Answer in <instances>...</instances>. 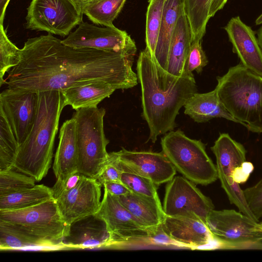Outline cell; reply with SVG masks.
<instances>
[{"label":"cell","instance_id":"6da1fadb","mask_svg":"<svg viewBox=\"0 0 262 262\" xmlns=\"http://www.w3.org/2000/svg\"><path fill=\"white\" fill-rule=\"evenodd\" d=\"M133 61L134 56L73 48L48 33L25 42L7 84L8 88L37 93L99 81L116 90L127 89L138 84Z\"/></svg>","mask_w":262,"mask_h":262},{"label":"cell","instance_id":"7a4b0ae2","mask_svg":"<svg viewBox=\"0 0 262 262\" xmlns=\"http://www.w3.org/2000/svg\"><path fill=\"white\" fill-rule=\"evenodd\" d=\"M141 90L142 117L149 129L148 140L173 130L180 110L197 92L192 74L176 76L162 68L146 48L140 52L137 64Z\"/></svg>","mask_w":262,"mask_h":262},{"label":"cell","instance_id":"3957f363","mask_svg":"<svg viewBox=\"0 0 262 262\" xmlns=\"http://www.w3.org/2000/svg\"><path fill=\"white\" fill-rule=\"evenodd\" d=\"M35 122L26 140L18 146L14 169L40 181L50 168L62 111L66 106L60 91L38 93Z\"/></svg>","mask_w":262,"mask_h":262},{"label":"cell","instance_id":"277c9868","mask_svg":"<svg viewBox=\"0 0 262 262\" xmlns=\"http://www.w3.org/2000/svg\"><path fill=\"white\" fill-rule=\"evenodd\" d=\"M215 88L230 114L249 131L262 133V77L241 63L216 78Z\"/></svg>","mask_w":262,"mask_h":262},{"label":"cell","instance_id":"5b68a950","mask_svg":"<svg viewBox=\"0 0 262 262\" xmlns=\"http://www.w3.org/2000/svg\"><path fill=\"white\" fill-rule=\"evenodd\" d=\"M104 108H81L72 117L76 123L77 170L85 177L97 179L106 164L108 153L103 119Z\"/></svg>","mask_w":262,"mask_h":262},{"label":"cell","instance_id":"8992f818","mask_svg":"<svg viewBox=\"0 0 262 262\" xmlns=\"http://www.w3.org/2000/svg\"><path fill=\"white\" fill-rule=\"evenodd\" d=\"M161 145L176 170L194 184L208 185L218 179L216 165L201 140L190 139L178 129L166 133Z\"/></svg>","mask_w":262,"mask_h":262},{"label":"cell","instance_id":"52a82bcc","mask_svg":"<svg viewBox=\"0 0 262 262\" xmlns=\"http://www.w3.org/2000/svg\"><path fill=\"white\" fill-rule=\"evenodd\" d=\"M0 221L26 233L52 241L64 249L62 242L68 226L54 198L26 208L0 210Z\"/></svg>","mask_w":262,"mask_h":262},{"label":"cell","instance_id":"ba28073f","mask_svg":"<svg viewBox=\"0 0 262 262\" xmlns=\"http://www.w3.org/2000/svg\"><path fill=\"white\" fill-rule=\"evenodd\" d=\"M207 225L218 249H262V229L257 222L233 209L212 210Z\"/></svg>","mask_w":262,"mask_h":262},{"label":"cell","instance_id":"9c48e42d","mask_svg":"<svg viewBox=\"0 0 262 262\" xmlns=\"http://www.w3.org/2000/svg\"><path fill=\"white\" fill-rule=\"evenodd\" d=\"M83 14L82 7L72 0H32L25 26L64 37L83 21Z\"/></svg>","mask_w":262,"mask_h":262},{"label":"cell","instance_id":"30bf717a","mask_svg":"<svg viewBox=\"0 0 262 262\" xmlns=\"http://www.w3.org/2000/svg\"><path fill=\"white\" fill-rule=\"evenodd\" d=\"M210 148L216 158L218 179L229 202L234 205L240 212L258 222L248 206L243 190L232 177L235 169L246 161L245 148L228 134L222 133Z\"/></svg>","mask_w":262,"mask_h":262},{"label":"cell","instance_id":"8fae6325","mask_svg":"<svg viewBox=\"0 0 262 262\" xmlns=\"http://www.w3.org/2000/svg\"><path fill=\"white\" fill-rule=\"evenodd\" d=\"M214 209L211 199L188 179L177 176L168 182L163 206L165 215L198 219L207 224L208 215Z\"/></svg>","mask_w":262,"mask_h":262},{"label":"cell","instance_id":"7c38bea8","mask_svg":"<svg viewBox=\"0 0 262 262\" xmlns=\"http://www.w3.org/2000/svg\"><path fill=\"white\" fill-rule=\"evenodd\" d=\"M61 42L75 48H90L129 56H134L137 51L135 41L125 31L115 26L99 27L83 21Z\"/></svg>","mask_w":262,"mask_h":262},{"label":"cell","instance_id":"4fadbf2b","mask_svg":"<svg viewBox=\"0 0 262 262\" xmlns=\"http://www.w3.org/2000/svg\"><path fill=\"white\" fill-rule=\"evenodd\" d=\"M97 215L107 224L114 246L144 242L146 243L148 229L119 201L117 196L104 190Z\"/></svg>","mask_w":262,"mask_h":262},{"label":"cell","instance_id":"5bb4252c","mask_svg":"<svg viewBox=\"0 0 262 262\" xmlns=\"http://www.w3.org/2000/svg\"><path fill=\"white\" fill-rule=\"evenodd\" d=\"M38 93L8 88L0 95V110L6 116L18 146L30 134L35 122Z\"/></svg>","mask_w":262,"mask_h":262},{"label":"cell","instance_id":"9a60e30c","mask_svg":"<svg viewBox=\"0 0 262 262\" xmlns=\"http://www.w3.org/2000/svg\"><path fill=\"white\" fill-rule=\"evenodd\" d=\"M101 187L96 179L83 176L76 186L54 198L67 226L97 212L101 202Z\"/></svg>","mask_w":262,"mask_h":262},{"label":"cell","instance_id":"2e32d148","mask_svg":"<svg viewBox=\"0 0 262 262\" xmlns=\"http://www.w3.org/2000/svg\"><path fill=\"white\" fill-rule=\"evenodd\" d=\"M114 154L122 171L126 170L148 178L157 186L168 182L176 174V169L162 151H136L122 148Z\"/></svg>","mask_w":262,"mask_h":262},{"label":"cell","instance_id":"e0dca14e","mask_svg":"<svg viewBox=\"0 0 262 262\" xmlns=\"http://www.w3.org/2000/svg\"><path fill=\"white\" fill-rule=\"evenodd\" d=\"M62 242L64 249H94L114 245L106 223L96 214L86 216L68 226Z\"/></svg>","mask_w":262,"mask_h":262},{"label":"cell","instance_id":"ac0fdd59","mask_svg":"<svg viewBox=\"0 0 262 262\" xmlns=\"http://www.w3.org/2000/svg\"><path fill=\"white\" fill-rule=\"evenodd\" d=\"M232 46V51L241 63L262 77V50L251 27L239 16L232 17L224 27Z\"/></svg>","mask_w":262,"mask_h":262},{"label":"cell","instance_id":"d6986e66","mask_svg":"<svg viewBox=\"0 0 262 262\" xmlns=\"http://www.w3.org/2000/svg\"><path fill=\"white\" fill-rule=\"evenodd\" d=\"M164 231L182 247L201 249L215 243L213 235L202 220L184 216H165Z\"/></svg>","mask_w":262,"mask_h":262},{"label":"cell","instance_id":"ffe728a7","mask_svg":"<svg viewBox=\"0 0 262 262\" xmlns=\"http://www.w3.org/2000/svg\"><path fill=\"white\" fill-rule=\"evenodd\" d=\"M77 160L76 123L72 117L64 121L60 129L59 144L53 166L57 182H62L77 172Z\"/></svg>","mask_w":262,"mask_h":262},{"label":"cell","instance_id":"44dd1931","mask_svg":"<svg viewBox=\"0 0 262 262\" xmlns=\"http://www.w3.org/2000/svg\"><path fill=\"white\" fill-rule=\"evenodd\" d=\"M192 43L191 28L184 9L173 32L168 56L166 71L181 76L185 72V63Z\"/></svg>","mask_w":262,"mask_h":262},{"label":"cell","instance_id":"7402d4cb","mask_svg":"<svg viewBox=\"0 0 262 262\" xmlns=\"http://www.w3.org/2000/svg\"><path fill=\"white\" fill-rule=\"evenodd\" d=\"M184 107L185 114L198 123L221 118L238 123L226 109L215 89L205 93H194Z\"/></svg>","mask_w":262,"mask_h":262},{"label":"cell","instance_id":"603a6c76","mask_svg":"<svg viewBox=\"0 0 262 262\" xmlns=\"http://www.w3.org/2000/svg\"><path fill=\"white\" fill-rule=\"evenodd\" d=\"M116 89L104 81H95L73 86L62 90L66 105L77 110L96 107L103 99L109 97Z\"/></svg>","mask_w":262,"mask_h":262},{"label":"cell","instance_id":"cb8c5ba5","mask_svg":"<svg viewBox=\"0 0 262 262\" xmlns=\"http://www.w3.org/2000/svg\"><path fill=\"white\" fill-rule=\"evenodd\" d=\"M184 6V0H166L165 3L155 52L156 62L165 70L172 35Z\"/></svg>","mask_w":262,"mask_h":262},{"label":"cell","instance_id":"d4e9b609","mask_svg":"<svg viewBox=\"0 0 262 262\" xmlns=\"http://www.w3.org/2000/svg\"><path fill=\"white\" fill-rule=\"evenodd\" d=\"M118 198L121 203L147 228L161 224L166 216L160 199L132 192Z\"/></svg>","mask_w":262,"mask_h":262},{"label":"cell","instance_id":"484cf974","mask_svg":"<svg viewBox=\"0 0 262 262\" xmlns=\"http://www.w3.org/2000/svg\"><path fill=\"white\" fill-rule=\"evenodd\" d=\"M28 249L46 250L62 248L52 241L26 233L0 221L1 250Z\"/></svg>","mask_w":262,"mask_h":262},{"label":"cell","instance_id":"4316f807","mask_svg":"<svg viewBox=\"0 0 262 262\" xmlns=\"http://www.w3.org/2000/svg\"><path fill=\"white\" fill-rule=\"evenodd\" d=\"M54 198L53 191L43 184L0 197V210H17L32 207Z\"/></svg>","mask_w":262,"mask_h":262},{"label":"cell","instance_id":"83f0119b","mask_svg":"<svg viewBox=\"0 0 262 262\" xmlns=\"http://www.w3.org/2000/svg\"><path fill=\"white\" fill-rule=\"evenodd\" d=\"M126 1L101 0L85 4L82 7V12L94 24L113 27V21L120 13Z\"/></svg>","mask_w":262,"mask_h":262},{"label":"cell","instance_id":"f1b7e54d","mask_svg":"<svg viewBox=\"0 0 262 262\" xmlns=\"http://www.w3.org/2000/svg\"><path fill=\"white\" fill-rule=\"evenodd\" d=\"M210 0H184V9L192 34V42L202 40L209 19Z\"/></svg>","mask_w":262,"mask_h":262},{"label":"cell","instance_id":"f546056e","mask_svg":"<svg viewBox=\"0 0 262 262\" xmlns=\"http://www.w3.org/2000/svg\"><path fill=\"white\" fill-rule=\"evenodd\" d=\"M18 144L9 122L0 110V171L14 168Z\"/></svg>","mask_w":262,"mask_h":262},{"label":"cell","instance_id":"4dcf8cb0","mask_svg":"<svg viewBox=\"0 0 262 262\" xmlns=\"http://www.w3.org/2000/svg\"><path fill=\"white\" fill-rule=\"evenodd\" d=\"M166 1L149 0L148 1L146 20V48L149 50L154 59Z\"/></svg>","mask_w":262,"mask_h":262},{"label":"cell","instance_id":"1f68e13d","mask_svg":"<svg viewBox=\"0 0 262 262\" xmlns=\"http://www.w3.org/2000/svg\"><path fill=\"white\" fill-rule=\"evenodd\" d=\"M14 168L0 171V197L34 187L35 180Z\"/></svg>","mask_w":262,"mask_h":262},{"label":"cell","instance_id":"d6a6232c","mask_svg":"<svg viewBox=\"0 0 262 262\" xmlns=\"http://www.w3.org/2000/svg\"><path fill=\"white\" fill-rule=\"evenodd\" d=\"M20 57V49L10 41L3 24H0V86L5 82L6 73L17 64Z\"/></svg>","mask_w":262,"mask_h":262},{"label":"cell","instance_id":"836d02e7","mask_svg":"<svg viewBox=\"0 0 262 262\" xmlns=\"http://www.w3.org/2000/svg\"><path fill=\"white\" fill-rule=\"evenodd\" d=\"M120 181L132 193L159 199L157 191V186L148 178L133 172L124 170H122L121 174Z\"/></svg>","mask_w":262,"mask_h":262},{"label":"cell","instance_id":"e575fe53","mask_svg":"<svg viewBox=\"0 0 262 262\" xmlns=\"http://www.w3.org/2000/svg\"><path fill=\"white\" fill-rule=\"evenodd\" d=\"M201 41L197 40L191 43L185 63V72L188 74H192L194 71L198 74L201 73L208 63Z\"/></svg>","mask_w":262,"mask_h":262},{"label":"cell","instance_id":"d590c367","mask_svg":"<svg viewBox=\"0 0 262 262\" xmlns=\"http://www.w3.org/2000/svg\"><path fill=\"white\" fill-rule=\"evenodd\" d=\"M248 206L256 217H262V179L252 186L243 190Z\"/></svg>","mask_w":262,"mask_h":262},{"label":"cell","instance_id":"8d00e7d4","mask_svg":"<svg viewBox=\"0 0 262 262\" xmlns=\"http://www.w3.org/2000/svg\"><path fill=\"white\" fill-rule=\"evenodd\" d=\"M121 172L113 152H110L106 164L96 180L102 186L107 182H121Z\"/></svg>","mask_w":262,"mask_h":262},{"label":"cell","instance_id":"74e56055","mask_svg":"<svg viewBox=\"0 0 262 262\" xmlns=\"http://www.w3.org/2000/svg\"><path fill=\"white\" fill-rule=\"evenodd\" d=\"M146 244L181 247L180 244L173 240L164 231L161 224L148 229Z\"/></svg>","mask_w":262,"mask_h":262},{"label":"cell","instance_id":"f35d334b","mask_svg":"<svg viewBox=\"0 0 262 262\" xmlns=\"http://www.w3.org/2000/svg\"><path fill=\"white\" fill-rule=\"evenodd\" d=\"M83 176H84L81 173L76 172L71 175L62 182L56 181L52 188L54 198L61 193L68 191L74 188L80 182Z\"/></svg>","mask_w":262,"mask_h":262},{"label":"cell","instance_id":"ab89813d","mask_svg":"<svg viewBox=\"0 0 262 262\" xmlns=\"http://www.w3.org/2000/svg\"><path fill=\"white\" fill-rule=\"evenodd\" d=\"M253 169V164L246 161L234 171L232 176L234 181L238 184L246 182Z\"/></svg>","mask_w":262,"mask_h":262},{"label":"cell","instance_id":"60d3db41","mask_svg":"<svg viewBox=\"0 0 262 262\" xmlns=\"http://www.w3.org/2000/svg\"><path fill=\"white\" fill-rule=\"evenodd\" d=\"M104 190L114 196L120 197L130 193L131 191L121 182H110L105 183Z\"/></svg>","mask_w":262,"mask_h":262},{"label":"cell","instance_id":"b9f144b4","mask_svg":"<svg viewBox=\"0 0 262 262\" xmlns=\"http://www.w3.org/2000/svg\"><path fill=\"white\" fill-rule=\"evenodd\" d=\"M227 1V0H210V17H213L218 11L222 9Z\"/></svg>","mask_w":262,"mask_h":262},{"label":"cell","instance_id":"7bdbcfd3","mask_svg":"<svg viewBox=\"0 0 262 262\" xmlns=\"http://www.w3.org/2000/svg\"><path fill=\"white\" fill-rule=\"evenodd\" d=\"M10 0H0V24H3L6 8Z\"/></svg>","mask_w":262,"mask_h":262},{"label":"cell","instance_id":"ee69618b","mask_svg":"<svg viewBox=\"0 0 262 262\" xmlns=\"http://www.w3.org/2000/svg\"><path fill=\"white\" fill-rule=\"evenodd\" d=\"M261 26L257 31V39L259 46L262 50V24Z\"/></svg>","mask_w":262,"mask_h":262},{"label":"cell","instance_id":"f6af8a7d","mask_svg":"<svg viewBox=\"0 0 262 262\" xmlns=\"http://www.w3.org/2000/svg\"><path fill=\"white\" fill-rule=\"evenodd\" d=\"M72 1H73L76 4L82 7V8L86 3H87L89 1V0H72Z\"/></svg>","mask_w":262,"mask_h":262},{"label":"cell","instance_id":"bcb514c9","mask_svg":"<svg viewBox=\"0 0 262 262\" xmlns=\"http://www.w3.org/2000/svg\"><path fill=\"white\" fill-rule=\"evenodd\" d=\"M262 24V13L256 18L255 24L256 25H261Z\"/></svg>","mask_w":262,"mask_h":262},{"label":"cell","instance_id":"7dc6e473","mask_svg":"<svg viewBox=\"0 0 262 262\" xmlns=\"http://www.w3.org/2000/svg\"><path fill=\"white\" fill-rule=\"evenodd\" d=\"M100 1H101V0H89V1L86 4L93 3L97 2Z\"/></svg>","mask_w":262,"mask_h":262},{"label":"cell","instance_id":"c3c4849f","mask_svg":"<svg viewBox=\"0 0 262 262\" xmlns=\"http://www.w3.org/2000/svg\"><path fill=\"white\" fill-rule=\"evenodd\" d=\"M259 225L260 227L262 229V223H259Z\"/></svg>","mask_w":262,"mask_h":262}]
</instances>
